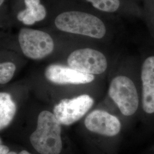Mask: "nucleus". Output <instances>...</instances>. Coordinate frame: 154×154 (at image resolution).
<instances>
[{
    "instance_id": "2",
    "label": "nucleus",
    "mask_w": 154,
    "mask_h": 154,
    "mask_svg": "<svg viewBox=\"0 0 154 154\" xmlns=\"http://www.w3.org/2000/svg\"><path fill=\"white\" fill-rule=\"evenodd\" d=\"M56 27L62 32L86 35L94 38H103L106 28L103 21L91 14L81 11L62 13L56 17Z\"/></svg>"
},
{
    "instance_id": "8",
    "label": "nucleus",
    "mask_w": 154,
    "mask_h": 154,
    "mask_svg": "<svg viewBox=\"0 0 154 154\" xmlns=\"http://www.w3.org/2000/svg\"><path fill=\"white\" fill-rule=\"evenodd\" d=\"M45 75L48 81L58 85L85 84L92 82L95 78L92 74L78 72L70 67L60 65L48 66Z\"/></svg>"
},
{
    "instance_id": "13",
    "label": "nucleus",
    "mask_w": 154,
    "mask_h": 154,
    "mask_svg": "<svg viewBox=\"0 0 154 154\" xmlns=\"http://www.w3.org/2000/svg\"><path fill=\"white\" fill-rule=\"evenodd\" d=\"M16 69L15 65L10 62H3L0 64V83L5 84L9 82L13 77Z\"/></svg>"
},
{
    "instance_id": "12",
    "label": "nucleus",
    "mask_w": 154,
    "mask_h": 154,
    "mask_svg": "<svg viewBox=\"0 0 154 154\" xmlns=\"http://www.w3.org/2000/svg\"><path fill=\"white\" fill-rule=\"evenodd\" d=\"M94 8L101 11L112 13L116 11L121 5L120 0H86Z\"/></svg>"
},
{
    "instance_id": "10",
    "label": "nucleus",
    "mask_w": 154,
    "mask_h": 154,
    "mask_svg": "<svg viewBox=\"0 0 154 154\" xmlns=\"http://www.w3.org/2000/svg\"><path fill=\"white\" fill-rule=\"evenodd\" d=\"M16 105L7 93H0V129L2 130L13 119L16 112Z\"/></svg>"
},
{
    "instance_id": "14",
    "label": "nucleus",
    "mask_w": 154,
    "mask_h": 154,
    "mask_svg": "<svg viewBox=\"0 0 154 154\" xmlns=\"http://www.w3.org/2000/svg\"><path fill=\"white\" fill-rule=\"evenodd\" d=\"M9 151V148L5 145L1 144L0 146V154H7Z\"/></svg>"
},
{
    "instance_id": "7",
    "label": "nucleus",
    "mask_w": 154,
    "mask_h": 154,
    "mask_svg": "<svg viewBox=\"0 0 154 154\" xmlns=\"http://www.w3.org/2000/svg\"><path fill=\"white\" fill-rule=\"evenodd\" d=\"M85 125L89 131L107 137L118 135L121 130V123L116 116L103 110H94L87 116Z\"/></svg>"
},
{
    "instance_id": "3",
    "label": "nucleus",
    "mask_w": 154,
    "mask_h": 154,
    "mask_svg": "<svg viewBox=\"0 0 154 154\" xmlns=\"http://www.w3.org/2000/svg\"><path fill=\"white\" fill-rule=\"evenodd\" d=\"M110 98L118 106L121 112L125 116L134 115L139 106V97L136 86L128 77H115L109 88Z\"/></svg>"
},
{
    "instance_id": "15",
    "label": "nucleus",
    "mask_w": 154,
    "mask_h": 154,
    "mask_svg": "<svg viewBox=\"0 0 154 154\" xmlns=\"http://www.w3.org/2000/svg\"><path fill=\"white\" fill-rule=\"evenodd\" d=\"M18 154H31L30 152H29L27 151L26 150H23L22 151H21Z\"/></svg>"
},
{
    "instance_id": "16",
    "label": "nucleus",
    "mask_w": 154,
    "mask_h": 154,
    "mask_svg": "<svg viewBox=\"0 0 154 154\" xmlns=\"http://www.w3.org/2000/svg\"><path fill=\"white\" fill-rule=\"evenodd\" d=\"M7 154H17V153L14 151H11V152H9Z\"/></svg>"
},
{
    "instance_id": "9",
    "label": "nucleus",
    "mask_w": 154,
    "mask_h": 154,
    "mask_svg": "<svg viewBox=\"0 0 154 154\" xmlns=\"http://www.w3.org/2000/svg\"><path fill=\"white\" fill-rule=\"evenodd\" d=\"M142 86V105L147 114H154V55L147 57L143 62L141 70Z\"/></svg>"
},
{
    "instance_id": "11",
    "label": "nucleus",
    "mask_w": 154,
    "mask_h": 154,
    "mask_svg": "<svg viewBox=\"0 0 154 154\" xmlns=\"http://www.w3.org/2000/svg\"><path fill=\"white\" fill-rule=\"evenodd\" d=\"M26 8L33 15L36 22L44 20L46 11L44 6L40 4V0H24Z\"/></svg>"
},
{
    "instance_id": "6",
    "label": "nucleus",
    "mask_w": 154,
    "mask_h": 154,
    "mask_svg": "<svg viewBox=\"0 0 154 154\" xmlns=\"http://www.w3.org/2000/svg\"><path fill=\"white\" fill-rule=\"evenodd\" d=\"M93 104V99L83 94L72 99L61 100L54 106L53 114L61 125L69 126L82 118Z\"/></svg>"
},
{
    "instance_id": "1",
    "label": "nucleus",
    "mask_w": 154,
    "mask_h": 154,
    "mask_svg": "<svg viewBox=\"0 0 154 154\" xmlns=\"http://www.w3.org/2000/svg\"><path fill=\"white\" fill-rule=\"evenodd\" d=\"M61 124L54 114L45 110L38 117L36 130L30 141L34 149L41 154H60L62 149Z\"/></svg>"
},
{
    "instance_id": "4",
    "label": "nucleus",
    "mask_w": 154,
    "mask_h": 154,
    "mask_svg": "<svg viewBox=\"0 0 154 154\" xmlns=\"http://www.w3.org/2000/svg\"><path fill=\"white\" fill-rule=\"evenodd\" d=\"M18 41L23 54L33 60H41L49 55L54 50L51 36L43 31L23 28Z\"/></svg>"
},
{
    "instance_id": "17",
    "label": "nucleus",
    "mask_w": 154,
    "mask_h": 154,
    "mask_svg": "<svg viewBox=\"0 0 154 154\" xmlns=\"http://www.w3.org/2000/svg\"><path fill=\"white\" fill-rule=\"evenodd\" d=\"M4 1V0H0V5H2Z\"/></svg>"
},
{
    "instance_id": "5",
    "label": "nucleus",
    "mask_w": 154,
    "mask_h": 154,
    "mask_svg": "<svg viewBox=\"0 0 154 154\" xmlns=\"http://www.w3.org/2000/svg\"><path fill=\"white\" fill-rule=\"evenodd\" d=\"M70 67L88 74H100L107 68L105 55L97 50L85 48L72 52L67 58Z\"/></svg>"
}]
</instances>
